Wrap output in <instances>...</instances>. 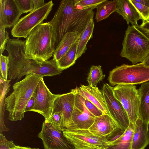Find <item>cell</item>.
Returning <instances> with one entry per match:
<instances>
[{"instance_id": "cell-44", "label": "cell", "mask_w": 149, "mask_h": 149, "mask_svg": "<svg viewBox=\"0 0 149 149\" xmlns=\"http://www.w3.org/2000/svg\"><path fill=\"white\" fill-rule=\"evenodd\" d=\"M148 21H149V20Z\"/></svg>"}, {"instance_id": "cell-33", "label": "cell", "mask_w": 149, "mask_h": 149, "mask_svg": "<svg viewBox=\"0 0 149 149\" xmlns=\"http://www.w3.org/2000/svg\"><path fill=\"white\" fill-rule=\"evenodd\" d=\"M12 140L8 141L1 133L0 134V149H13L19 147Z\"/></svg>"}, {"instance_id": "cell-42", "label": "cell", "mask_w": 149, "mask_h": 149, "mask_svg": "<svg viewBox=\"0 0 149 149\" xmlns=\"http://www.w3.org/2000/svg\"><path fill=\"white\" fill-rule=\"evenodd\" d=\"M31 148L29 147H23L19 146L17 148L13 149H30Z\"/></svg>"}, {"instance_id": "cell-38", "label": "cell", "mask_w": 149, "mask_h": 149, "mask_svg": "<svg viewBox=\"0 0 149 149\" xmlns=\"http://www.w3.org/2000/svg\"><path fill=\"white\" fill-rule=\"evenodd\" d=\"M135 26L149 39V30L141 26L140 25H138Z\"/></svg>"}, {"instance_id": "cell-18", "label": "cell", "mask_w": 149, "mask_h": 149, "mask_svg": "<svg viewBox=\"0 0 149 149\" xmlns=\"http://www.w3.org/2000/svg\"><path fill=\"white\" fill-rule=\"evenodd\" d=\"M116 12L126 20L128 25L136 26L141 16L130 0H118Z\"/></svg>"}, {"instance_id": "cell-9", "label": "cell", "mask_w": 149, "mask_h": 149, "mask_svg": "<svg viewBox=\"0 0 149 149\" xmlns=\"http://www.w3.org/2000/svg\"><path fill=\"white\" fill-rule=\"evenodd\" d=\"M114 97L122 104L130 122L135 124L139 118L138 89L135 85H118L113 87Z\"/></svg>"}, {"instance_id": "cell-14", "label": "cell", "mask_w": 149, "mask_h": 149, "mask_svg": "<svg viewBox=\"0 0 149 149\" xmlns=\"http://www.w3.org/2000/svg\"><path fill=\"white\" fill-rule=\"evenodd\" d=\"M0 30L14 26L22 14L15 0H0Z\"/></svg>"}, {"instance_id": "cell-43", "label": "cell", "mask_w": 149, "mask_h": 149, "mask_svg": "<svg viewBox=\"0 0 149 149\" xmlns=\"http://www.w3.org/2000/svg\"><path fill=\"white\" fill-rule=\"evenodd\" d=\"M30 149H39L38 148H31Z\"/></svg>"}, {"instance_id": "cell-1", "label": "cell", "mask_w": 149, "mask_h": 149, "mask_svg": "<svg viewBox=\"0 0 149 149\" xmlns=\"http://www.w3.org/2000/svg\"><path fill=\"white\" fill-rule=\"evenodd\" d=\"M25 40L19 38L8 40L5 49L8 53L10 80H19L24 75L33 74L42 77L52 76L60 74L62 70L58 67L53 58L41 61L26 57L25 54Z\"/></svg>"}, {"instance_id": "cell-36", "label": "cell", "mask_w": 149, "mask_h": 149, "mask_svg": "<svg viewBox=\"0 0 149 149\" xmlns=\"http://www.w3.org/2000/svg\"><path fill=\"white\" fill-rule=\"evenodd\" d=\"M34 104V98L32 96L28 102L25 109V112L30 111L33 108Z\"/></svg>"}, {"instance_id": "cell-21", "label": "cell", "mask_w": 149, "mask_h": 149, "mask_svg": "<svg viewBox=\"0 0 149 149\" xmlns=\"http://www.w3.org/2000/svg\"><path fill=\"white\" fill-rule=\"evenodd\" d=\"M81 33L78 32H68L63 37L53 54L56 62L66 53L71 46L79 39Z\"/></svg>"}, {"instance_id": "cell-26", "label": "cell", "mask_w": 149, "mask_h": 149, "mask_svg": "<svg viewBox=\"0 0 149 149\" xmlns=\"http://www.w3.org/2000/svg\"><path fill=\"white\" fill-rule=\"evenodd\" d=\"M105 77L101 66L92 65L90 68L87 80L89 86L97 87L98 83L102 81Z\"/></svg>"}, {"instance_id": "cell-24", "label": "cell", "mask_w": 149, "mask_h": 149, "mask_svg": "<svg viewBox=\"0 0 149 149\" xmlns=\"http://www.w3.org/2000/svg\"><path fill=\"white\" fill-rule=\"evenodd\" d=\"M118 0H106L97 6L95 19L97 22L105 19L113 13L116 12L117 9Z\"/></svg>"}, {"instance_id": "cell-31", "label": "cell", "mask_w": 149, "mask_h": 149, "mask_svg": "<svg viewBox=\"0 0 149 149\" xmlns=\"http://www.w3.org/2000/svg\"><path fill=\"white\" fill-rule=\"evenodd\" d=\"M140 15L142 22L148 21L149 20V8L135 1L130 0Z\"/></svg>"}, {"instance_id": "cell-20", "label": "cell", "mask_w": 149, "mask_h": 149, "mask_svg": "<svg viewBox=\"0 0 149 149\" xmlns=\"http://www.w3.org/2000/svg\"><path fill=\"white\" fill-rule=\"evenodd\" d=\"M138 90L139 100V118L149 124V82L142 83Z\"/></svg>"}, {"instance_id": "cell-2", "label": "cell", "mask_w": 149, "mask_h": 149, "mask_svg": "<svg viewBox=\"0 0 149 149\" xmlns=\"http://www.w3.org/2000/svg\"><path fill=\"white\" fill-rule=\"evenodd\" d=\"M92 9L81 10L74 6V0H62L49 22L52 29V46L55 50L63 36L68 32L81 33L89 21L93 19Z\"/></svg>"}, {"instance_id": "cell-30", "label": "cell", "mask_w": 149, "mask_h": 149, "mask_svg": "<svg viewBox=\"0 0 149 149\" xmlns=\"http://www.w3.org/2000/svg\"><path fill=\"white\" fill-rule=\"evenodd\" d=\"M9 68V58L8 56L0 55V72L1 77L5 81L7 80Z\"/></svg>"}, {"instance_id": "cell-5", "label": "cell", "mask_w": 149, "mask_h": 149, "mask_svg": "<svg viewBox=\"0 0 149 149\" xmlns=\"http://www.w3.org/2000/svg\"><path fill=\"white\" fill-rule=\"evenodd\" d=\"M120 55L133 65L142 63L149 54V39L134 26L128 25Z\"/></svg>"}, {"instance_id": "cell-23", "label": "cell", "mask_w": 149, "mask_h": 149, "mask_svg": "<svg viewBox=\"0 0 149 149\" xmlns=\"http://www.w3.org/2000/svg\"><path fill=\"white\" fill-rule=\"evenodd\" d=\"M135 124L130 122L123 135L114 142L110 143L107 149H132V139Z\"/></svg>"}, {"instance_id": "cell-39", "label": "cell", "mask_w": 149, "mask_h": 149, "mask_svg": "<svg viewBox=\"0 0 149 149\" xmlns=\"http://www.w3.org/2000/svg\"><path fill=\"white\" fill-rule=\"evenodd\" d=\"M135 1L149 8V0H135Z\"/></svg>"}, {"instance_id": "cell-27", "label": "cell", "mask_w": 149, "mask_h": 149, "mask_svg": "<svg viewBox=\"0 0 149 149\" xmlns=\"http://www.w3.org/2000/svg\"><path fill=\"white\" fill-rule=\"evenodd\" d=\"M44 122L49 123L53 127L62 131L64 129L63 116L61 111L52 114L48 120Z\"/></svg>"}, {"instance_id": "cell-11", "label": "cell", "mask_w": 149, "mask_h": 149, "mask_svg": "<svg viewBox=\"0 0 149 149\" xmlns=\"http://www.w3.org/2000/svg\"><path fill=\"white\" fill-rule=\"evenodd\" d=\"M102 91L110 116L120 128L125 131L130 121L122 104L114 97L113 87L107 83L104 84Z\"/></svg>"}, {"instance_id": "cell-41", "label": "cell", "mask_w": 149, "mask_h": 149, "mask_svg": "<svg viewBox=\"0 0 149 149\" xmlns=\"http://www.w3.org/2000/svg\"><path fill=\"white\" fill-rule=\"evenodd\" d=\"M141 26L149 30V21L145 22H142V24L140 25Z\"/></svg>"}, {"instance_id": "cell-40", "label": "cell", "mask_w": 149, "mask_h": 149, "mask_svg": "<svg viewBox=\"0 0 149 149\" xmlns=\"http://www.w3.org/2000/svg\"><path fill=\"white\" fill-rule=\"evenodd\" d=\"M142 63L146 66L149 67V54L145 58Z\"/></svg>"}, {"instance_id": "cell-3", "label": "cell", "mask_w": 149, "mask_h": 149, "mask_svg": "<svg viewBox=\"0 0 149 149\" xmlns=\"http://www.w3.org/2000/svg\"><path fill=\"white\" fill-rule=\"evenodd\" d=\"M42 77L33 74L15 83L13 91L5 99V106L9 112L8 119L12 121L20 120L24 117L26 105Z\"/></svg>"}, {"instance_id": "cell-16", "label": "cell", "mask_w": 149, "mask_h": 149, "mask_svg": "<svg viewBox=\"0 0 149 149\" xmlns=\"http://www.w3.org/2000/svg\"><path fill=\"white\" fill-rule=\"evenodd\" d=\"M77 88L83 97L93 104L104 114L110 116L102 90L97 87L91 86L89 85H81L80 87Z\"/></svg>"}, {"instance_id": "cell-8", "label": "cell", "mask_w": 149, "mask_h": 149, "mask_svg": "<svg viewBox=\"0 0 149 149\" xmlns=\"http://www.w3.org/2000/svg\"><path fill=\"white\" fill-rule=\"evenodd\" d=\"M62 131L75 149H107L110 144L105 137L93 134L88 129Z\"/></svg>"}, {"instance_id": "cell-7", "label": "cell", "mask_w": 149, "mask_h": 149, "mask_svg": "<svg viewBox=\"0 0 149 149\" xmlns=\"http://www.w3.org/2000/svg\"><path fill=\"white\" fill-rule=\"evenodd\" d=\"M53 5L52 1H49L21 18L11 31V35L18 38H26L34 28L47 19Z\"/></svg>"}, {"instance_id": "cell-6", "label": "cell", "mask_w": 149, "mask_h": 149, "mask_svg": "<svg viewBox=\"0 0 149 149\" xmlns=\"http://www.w3.org/2000/svg\"><path fill=\"white\" fill-rule=\"evenodd\" d=\"M108 80L112 86L142 84L149 81V67L142 62L130 65L124 64L110 71Z\"/></svg>"}, {"instance_id": "cell-4", "label": "cell", "mask_w": 149, "mask_h": 149, "mask_svg": "<svg viewBox=\"0 0 149 149\" xmlns=\"http://www.w3.org/2000/svg\"><path fill=\"white\" fill-rule=\"evenodd\" d=\"M52 34L49 22L34 28L25 40L26 56L41 61L49 59L55 51L52 46Z\"/></svg>"}, {"instance_id": "cell-13", "label": "cell", "mask_w": 149, "mask_h": 149, "mask_svg": "<svg viewBox=\"0 0 149 149\" xmlns=\"http://www.w3.org/2000/svg\"><path fill=\"white\" fill-rule=\"evenodd\" d=\"M74 101L75 94L73 89L69 93L59 94L54 101L52 114L56 112H62L64 127L63 130H74L72 119Z\"/></svg>"}, {"instance_id": "cell-10", "label": "cell", "mask_w": 149, "mask_h": 149, "mask_svg": "<svg viewBox=\"0 0 149 149\" xmlns=\"http://www.w3.org/2000/svg\"><path fill=\"white\" fill-rule=\"evenodd\" d=\"M59 95L52 93L42 77L33 93L34 105L30 111L40 114L45 118V121H47L51 115L54 101Z\"/></svg>"}, {"instance_id": "cell-34", "label": "cell", "mask_w": 149, "mask_h": 149, "mask_svg": "<svg viewBox=\"0 0 149 149\" xmlns=\"http://www.w3.org/2000/svg\"><path fill=\"white\" fill-rule=\"evenodd\" d=\"M9 38L8 32L5 31L0 30V53L2 54L6 47L8 40Z\"/></svg>"}, {"instance_id": "cell-17", "label": "cell", "mask_w": 149, "mask_h": 149, "mask_svg": "<svg viewBox=\"0 0 149 149\" xmlns=\"http://www.w3.org/2000/svg\"><path fill=\"white\" fill-rule=\"evenodd\" d=\"M149 124L139 118L136 121L132 139V149H145L148 145Z\"/></svg>"}, {"instance_id": "cell-22", "label": "cell", "mask_w": 149, "mask_h": 149, "mask_svg": "<svg viewBox=\"0 0 149 149\" xmlns=\"http://www.w3.org/2000/svg\"><path fill=\"white\" fill-rule=\"evenodd\" d=\"M94 27L93 19H91L81 34L79 38L76 55L77 60L84 53L87 49L86 45L88 41L93 37Z\"/></svg>"}, {"instance_id": "cell-28", "label": "cell", "mask_w": 149, "mask_h": 149, "mask_svg": "<svg viewBox=\"0 0 149 149\" xmlns=\"http://www.w3.org/2000/svg\"><path fill=\"white\" fill-rule=\"evenodd\" d=\"M106 0H74V6L81 10L93 9Z\"/></svg>"}, {"instance_id": "cell-32", "label": "cell", "mask_w": 149, "mask_h": 149, "mask_svg": "<svg viewBox=\"0 0 149 149\" xmlns=\"http://www.w3.org/2000/svg\"><path fill=\"white\" fill-rule=\"evenodd\" d=\"M22 13L31 12L33 10V0H15Z\"/></svg>"}, {"instance_id": "cell-25", "label": "cell", "mask_w": 149, "mask_h": 149, "mask_svg": "<svg viewBox=\"0 0 149 149\" xmlns=\"http://www.w3.org/2000/svg\"><path fill=\"white\" fill-rule=\"evenodd\" d=\"M78 40L71 46L63 56L57 62L58 67L62 70L69 68L75 63L77 60L76 55Z\"/></svg>"}, {"instance_id": "cell-15", "label": "cell", "mask_w": 149, "mask_h": 149, "mask_svg": "<svg viewBox=\"0 0 149 149\" xmlns=\"http://www.w3.org/2000/svg\"><path fill=\"white\" fill-rule=\"evenodd\" d=\"M118 128H120L110 116L104 114L95 117L93 123L88 130L93 134L106 138Z\"/></svg>"}, {"instance_id": "cell-37", "label": "cell", "mask_w": 149, "mask_h": 149, "mask_svg": "<svg viewBox=\"0 0 149 149\" xmlns=\"http://www.w3.org/2000/svg\"><path fill=\"white\" fill-rule=\"evenodd\" d=\"M33 10H36L40 7L45 3L44 0H33Z\"/></svg>"}, {"instance_id": "cell-19", "label": "cell", "mask_w": 149, "mask_h": 149, "mask_svg": "<svg viewBox=\"0 0 149 149\" xmlns=\"http://www.w3.org/2000/svg\"><path fill=\"white\" fill-rule=\"evenodd\" d=\"M95 118V116L88 111L84 105L79 108L74 105L72 114L74 130L88 129L93 123Z\"/></svg>"}, {"instance_id": "cell-12", "label": "cell", "mask_w": 149, "mask_h": 149, "mask_svg": "<svg viewBox=\"0 0 149 149\" xmlns=\"http://www.w3.org/2000/svg\"><path fill=\"white\" fill-rule=\"evenodd\" d=\"M38 136L42 141L45 149H75L64 135L62 131L44 122Z\"/></svg>"}, {"instance_id": "cell-29", "label": "cell", "mask_w": 149, "mask_h": 149, "mask_svg": "<svg viewBox=\"0 0 149 149\" xmlns=\"http://www.w3.org/2000/svg\"><path fill=\"white\" fill-rule=\"evenodd\" d=\"M77 88L80 98L82 103L89 112L95 117L100 116L104 114L93 104L83 97L79 92L77 87Z\"/></svg>"}, {"instance_id": "cell-35", "label": "cell", "mask_w": 149, "mask_h": 149, "mask_svg": "<svg viewBox=\"0 0 149 149\" xmlns=\"http://www.w3.org/2000/svg\"><path fill=\"white\" fill-rule=\"evenodd\" d=\"M125 131L118 128L106 138L110 143H113L121 137L124 134Z\"/></svg>"}]
</instances>
